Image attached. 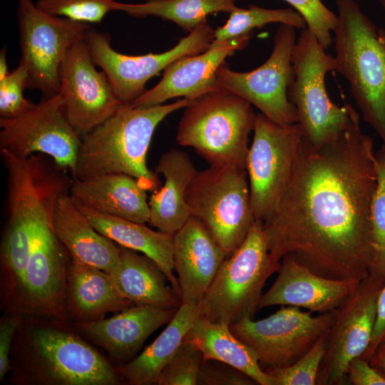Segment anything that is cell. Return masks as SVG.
Returning a JSON list of instances; mask_svg holds the SVG:
<instances>
[{
	"label": "cell",
	"instance_id": "cell-35",
	"mask_svg": "<svg viewBox=\"0 0 385 385\" xmlns=\"http://www.w3.org/2000/svg\"><path fill=\"white\" fill-rule=\"evenodd\" d=\"M115 0H37L41 11L88 24L103 21Z\"/></svg>",
	"mask_w": 385,
	"mask_h": 385
},
{
	"label": "cell",
	"instance_id": "cell-32",
	"mask_svg": "<svg viewBox=\"0 0 385 385\" xmlns=\"http://www.w3.org/2000/svg\"><path fill=\"white\" fill-rule=\"evenodd\" d=\"M271 23L287 24L294 28L305 29L303 17L292 9H265L255 5L247 8L237 7L227 22L215 30L211 44L219 43L252 33V29Z\"/></svg>",
	"mask_w": 385,
	"mask_h": 385
},
{
	"label": "cell",
	"instance_id": "cell-25",
	"mask_svg": "<svg viewBox=\"0 0 385 385\" xmlns=\"http://www.w3.org/2000/svg\"><path fill=\"white\" fill-rule=\"evenodd\" d=\"M197 170L189 155L172 148L162 154L155 173L165 181L148 199L150 225L174 235L191 217L185 199L187 189Z\"/></svg>",
	"mask_w": 385,
	"mask_h": 385
},
{
	"label": "cell",
	"instance_id": "cell-34",
	"mask_svg": "<svg viewBox=\"0 0 385 385\" xmlns=\"http://www.w3.org/2000/svg\"><path fill=\"white\" fill-rule=\"evenodd\" d=\"M378 182L371 206L374 257L369 272L385 277V153H376Z\"/></svg>",
	"mask_w": 385,
	"mask_h": 385
},
{
	"label": "cell",
	"instance_id": "cell-2",
	"mask_svg": "<svg viewBox=\"0 0 385 385\" xmlns=\"http://www.w3.org/2000/svg\"><path fill=\"white\" fill-rule=\"evenodd\" d=\"M193 100L134 106L123 104L113 115L81 138L73 179L112 173L132 176L147 192L160 187L158 175L147 165L148 150L159 123Z\"/></svg>",
	"mask_w": 385,
	"mask_h": 385
},
{
	"label": "cell",
	"instance_id": "cell-43",
	"mask_svg": "<svg viewBox=\"0 0 385 385\" xmlns=\"http://www.w3.org/2000/svg\"><path fill=\"white\" fill-rule=\"evenodd\" d=\"M369 361L371 366L385 377V339L378 345Z\"/></svg>",
	"mask_w": 385,
	"mask_h": 385
},
{
	"label": "cell",
	"instance_id": "cell-10",
	"mask_svg": "<svg viewBox=\"0 0 385 385\" xmlns=\"http://www.w3.org/2000/svg\"><path fill=\"white\" fill-rule=\"evenodd\" d=\"M68 190L66 183L58 184L38 206L32 223L29 258L17 292L26 311L60 321L66 316L65 294L71 256L57 237L52 217L58 198Z\"/></svg>",
	"mask_w": 385,
	"mask_h": 385
},
{
	"label": "cell",
	"instance_id": "cell-1",
	"mask_svg": "<svg viewBox=\"0 0 385 385\" xmlns=\"http://www.w3.org/2000/svg\"><path fill=\"white\" fill-rule=\"evenodd\" d=\"M378 182L373 138L360 117L335 138H303L283 195L263 223L277 261L292 257L324 277L361 281L374 257L371 206Z\"/></svg>",
	"mask_w": 385,
	"mask_h": 385
},
{
	"label": "cell",
	"instance_id": "cell-4",
	"mask_svg": "<svg viewBox=\"0 0 385 385\" xmlns=\"http://www.w3.org/2000/svg\"><path fill=\"white\" fill-rule=\"evenodd\" d=\"M17 339L19 372L31 384L116 385L117 369L93 347L68 330L52 324H33Z\"/></svg>",
	"mask_w": 385,
	"mask_h": 385
},
{
	"label": "cell",
	"instance_id": "cell-30",
	"mask_svg": "<svg viewBox=\"0 0 385 385\" xmlns=\"http://www.w3.org/2000/svg\"><path fill=\"white\" fill-rule=\"evenodd\" d=\"M199 316L197 305L181 303L160 334L138 356L116 369L119 374L133 385L157 384L162 370Z\"/></svg>",
	"mask_w": 385,
	"mask_h": 385
},
{
	"label": "cell",
	"instance_id": "cell-37",
	"mask_svg": "<svg viewBox=\"0 0 385 385\" xmlns=\"http://www.w3.org/2000/svg\"><path fill=\"white\" fill-rule=\"evenodd\" d=\"M28 73L25 66H19L0 80V118L17 117L32 108L35 103L24 97L27 89Z\"/></svg>",
	"mask_w": 385,
	"mask_h": 385
},
{
	"label": "cell",
	"instance_id": "cell-42",
	"mask_svg": "<svg viewBox=\"0 0 385 385\" xmlns=\"http://www.w3.org/2000/svg\"><path fill=\"white\" fill-rule=\"evenodd\" d=\"M385 339V284L379 293L377 304V314L370 344L361 356L369 361L378 345Z\"/></svg>",
	"mask_w": 385,
	"mask_h": 385
},
{
	"label": "cell",
	"instance_id": "cell-36",
	"mask_svg": "<svg viewBox=\"0 0 385 385\" xmlns=\"http://www.w3.org/2000/svg\"><path fill=\"white\" fill-rule=\"evenodd\" d=\"M202 360V352L192 342L185 339L172 359L162 370L156 384H197Z\"/></svg>",
	"mask_w": 385,
	"mask_h": 385
},
{
	"label": "cell",
	"instance_id": "cell-15",
	"mask_svg": "<svg viewBox=\"0 0 385 385\" xmlns=\"http://www.w3.org/2000/svg\"><path fill=\"white\" fill-rule=\"evenodd\" d=\"M296 41L295 28L280 24L268 59L249 72L234 71L223 64L217 71L218 88L245 99L273 121L297 123L296 110L288 98V88L294 78L292 54Z\"/></svg>",
	"mask_w": 385,
	"mask_h": 385
},
{
	"label": "cell",
	"instance_id": "cell-33",
	"mask_svg": "<svg viewBox=\"0 0 385 385\" xmlns=\"http://www.w3.org/2000/svg\"><path fill=\"white\" fill-rule=\"evenodd\" d=\"M328 330L322 334L309 350L293 364L265 370L274 385H315L325 354Z\"/></svg>",
	"mask_w": 385,
	"mask_h": 385
},
{
	"label": "cell",
	"instance_id": "cell-6",
	"mask_svg": "<svg viewBox=\"0 0 385 385\" xmlns=\"http://www.w3.org/2000/svg\"><path fill=\"white\" fill-rule=\"evenodd\" d=\"M0 151L7 172L8 211L1 260L12 288L16 289L27 264L36 210L51 188L68 175V170L43 154L19 158L6 150Z\"/></svg>",
	"mask_w": 385,
	"mask_h": 385
},
{
	"label": "cell",
	"instance_id": "cell-3",
	"mask_svg": "<svg viewBox=\"0 0 385 385\" xmlns=\"http://www.w3.org/2000/svg\"><path fill=\"white\" fill-rule=\"evenodd\" d=\"M334 71L349 83L364 120L385 142V30L355 0H337Z\"/></svg>",
	"mask_w": 385,
	"mask_h": 385
},
{
	"label": "cell",
	"instance_id": "cell-26",
	"mask_svg": "<svg viewBox=\"0 0 385 385\" xmlns=\"http://www.w3.org/2000/svg\"><path fill=\"white\" fill-rule=\"evenodd\" d=\"M133 305L118 291L109 274L71 258L66 277L65 311L76 323L96 321L108 312Z\"/></svg>",
	"mask_w": 385,
	"mask_h": 385
},
{
	"label": "cell",
	"instance_id": "cell-38",
	"mask_svg": "<svg viewBox=\"0 0 385 385\" xmlns=\"http://www.w3.org/2000/svg\"><path fill=\"white\" fill-rule=\"evenodd\" d=\"M289 3L304 19L307 28L327 49L333 43L332 34L337 16L321 0H284Z\"/></svg>",
	"mask_w": 385,
	"mask_h": 385
},
{
	"label": "cell",
	"instance_id": "cell-18",
	"mask_svg": "<svg viewBox=\"0 0 385 385\" xmlns=\"http://www.w3.org/2000/svg\"><path fill=\"white\" fill-rule=\"evenodd\" d=\"M59 95L70 125L82 138L123 105L106 73L96 63L81 39L66 52L59 70Z\"/></svg>",
	"mask_w": 385,
	"mask_h": 385
},
{
	"label": "cell",
	"instance_id": "cell-23",
	"mask_svg": "<svg viewBox=\"0 0 385 385\" xmlns=\"http://www.w3.org/2000/svg\"><path fill=\"white\" fill-rule=\"evenodd\" d=\"M147 191L138 180L120 173L84 180L73 179L69 195L73 201L95 211L128 220H150Z\"/></svg>",
	"mask_w": 385,
	"mask_h": 385
},
{
	"label": "cell",
	"instance_id": "cell-11",
	"mask_svg": "<svg viewBox=\"0 0 385 385\" xmlns=\"http://www.w3.org/2000/svg\"><path fill=\"white\" fill-rule=\"evenodd\" d=\"M253 139L245 170L255 220L274 213L286 189L297 159L302 133L298 123H279L255 115Z\"/></svg>",
	"mask_w": 385,
	"mask_h": 385
},
{
	"label": "cell",
	"instance_id": "cell-28",
	"mask_svg": "<svg viewBox=\"0 0 385 385\" xmlns=\"http://www.w3.org/2000/svg\"><path fill=\"white\" fill-rule=\"evenodd\" d=\"M120 247L118 262L109 273L118 291L134 304L178 309L180 299L167 286L159 267L145 255Z\"/></svg>",
	"mask_w": 385,
	"mask_h": 385
},
{
	"label": "cell",
	"instance_id": "cell-8",
	"mask_svg": "<svg viewBox=\"0 0 385 385\" xmlns=\"http://www.w3.org/2000/svg\"><path fill=\"white\" fill-rule=\"evenodd\" d=\"M325 50L305 28L292 54L294 78L288 88V98L296 110L302 138L313 145L335 138L360 115L350 105L339 106L330 99L325 78L334 71V58Z\"/></svg>",
	"mask_w": 385,
	"mask_h": 385
},
{
	"label": "cell",
	"instance_id": "cell-13",
	"mask_svg": "<svg viewBox=\"0 0 385 385\" xmlns=\"http://www.w3.org/2000/svg\"><path fill=\"white\" fill-rule=\"evenodd\" d=\"M311 312L282 305L257 321L245 318L230 325L232 334L256 354L260 367L282 368L295 363L333 324L337 309L312 317Z\"/></svg>",
	"mask_w": 385,
	"mask_h": 385
},
{
	"label": "cell",
	"instance_id": "cell-17",
	"mask_svg": "<svg viewBox=\"0 0 385 385\" xmlns=\"http://www.w3.org/2000/svg\"><path fill=\"white\" fill-rule=\"evenodd\" d=\"M384 284V276L369 272L337 309L335 320L327 332L326 351L319 369L317 384H345L349 362L361 356L371 340L378 299Z\"/></svg>",
	"mask_w": 385,
	"mask_h": 385
},
{
	"label": "cell",
	"instance_id": "cell-5",
	"mask_svg": "<svg viewBox=\"0 0 385 385\" xmlns=\"http://www.w3.org/2000/svg\"><path fill=\"white\" fill-rule=\"evenodd\" d=\"M184 108L176 135L180 145L192 148L210 165L245 169L256 115L249 102L218 88Z\"/></svg>",
	"mask_w": 385,
	"mask_h": 385
},
{
	"label": "cell",
	"instance_id": "cell-14",
	"mask_svg": "<svg viewBox=\"0 0 385 385\" xmlns=\"http://www.w3.org/2000/svg\"><path fill=\"white\" fill-rule=\"evenodd\" d=\"M215 30L207 22L181 38L174 47L160 53L130 56L111 46V36L90 26L84 41L96 66L107 76L118 99L133 103L146 90V83L179 58L202 53L214 40Z\"/></svg>",
	"mask_w": 385,
	"mask_h": 385
},
{
	"label": "cell",
	"instance_id": "cell-41",
	"mask_svg": "<svg viewBox=\"0 0 385 385\" xmlns=\"http://www.w3.org/2000/svg\"><path fill=\"white\" fill-rule=\"evenodd\" d=\"M21 324V320L16 316L4 317L0 324V380L11 369L9 354L14 342L15 333Z\"/></svg>",
	"mask_w": 385,
	"mask_h": 385
},
{
	"label": "cell",
	"instance_id": "cell-20",
	"mask_svg": "<svg viewBox=\"0 0 385 385\" xmlns=\"http://www.w3.org/2000/svg\"><path fill=\"white\" fill-rule=\"evenodd\" d=\"M278 275L262 294L257 310L273 305L293 306L319 314L338 309L361 281L337 280L311 271L292 257L280 260Z\"/></svg>",
	"mask_w": 385,
	"mask_h": 385
},
{
	"label": "cell",
	"instance_id": "cell-45",
	"mask_svg": "<svg viewBox=\"0 0 385 385\" xmlns=\"http://www.w3.org/2000/svg\"><path fill=\"white\" fill-rule=\"evenodd\" d=\"M383 9L385 11V0H379Z\"/></svg>",
	"mask_w": 385,
	"mask_h": 385
},
{
	"label": "cell",
	"instance_id": "cell-9",
	"mask_svg": "<svg viewBox=\"0 0 385 385\" xmlns=\"http://www.w3.org/2000/svg\"><path fill=\"white\" fill-rule=\"evenodd\" d=\"M185 199L190 215L208 230L226 258L244 242L255 221L247 171L237 166L197 170Z\"/></svg>",
	"mask_w": 385,
	"mask_h": 385
},
{
	"label": "cell",
	"instance_id": "cell-19",
	"mask_svg": "<svg viewBox=\"0 0 385 385\" xmlns=\"http://www.w3.org/2000/svg\"><path fill=\"white\" fill-rule=\"evenodd\" d=\"M251 37L252 33L210 44L202 53L179 58L164 70L163 76L158 84L146 90L131 105H160L177 97L195 100L218 88L217 70L230 55L245 48Z\"/></svg>",
	"mask_w": 385,
	"mask_h": 385
},
{
	"label": "cell",
	"instance_id": "cell-40",
	"mask_svg": "<svg viewBox=\"0 0 385 385\" xmlns=\"http://www.w3.org/2000/svg\"><path fill=\"white\" fill-rule=\"evenodd\" d=\"M346 382L354 385H385V377L361 356L353 359L346 371Z\"/></svg>",
	"mask_w": 385,
	"mask_h": 385
},
{
	"label": "cell",
	"instance_id": "cell-16",
	"mask_svg": "<svg viewBox=\"0 0 385 385\" xmlns=\"http://www.w3.org/2000/svg\"><path fill=\"white\" fill-rule=\"evenodd\" d=\"M0 150L19 158L43 154L72 174L81 138L68 123L59 93L13 118H0Z\"/></svg>",
	"mask_w": 385,
	"mask_h": 385
},
{
	"label": "cell",
	"instance_id": "cell-39",
	"mask_svg": "<svg viewBox=\"0 0 385 385\" xmlns=\"http://www.w3.org/2000/svg\"><path fill=\"white\" fill-rule=\"evenodd\" d=\"M256 382L240 370L221 361L203 359L200 367L197 384L252 385Z\"/></svg>",
	"mask_w": 385,
	"mask_h": 385
},
{
	"label": "cell",
	"instance_id": "cell-46",
	"mask_svg": "<svg viewBox=\"0 0 385 385\" xmlns=\"http://www.w3.org/2000/svg\"><path fill=\"white\" fill-rule=\"evenodd\" d=\"M379 150L385 153V142L382 143V145Z\"/></svg>",
	"mask_w": 385,
	"mask_h": 385
},
{
	"label": "cell",
	"instance_id": "cell-24",
	"mask_svg": "<svg viewBox=\"0 0 385 385\" xmlns=\"http://www.w3.org/2000/svg\"><path fill=\"white\" fill-rule=\"evenodd\" d=\"M53 225L60 242L71 258L109 274L115 267L120 247L100 233L78 209L69 191L57 200Z\"/></svg>",
	"mask_w": 385,
	"mask_h": 385
},
{
	"label": "cell",
	"instance_id": "cell-21",
	"mask_svg": "<svg viewBox=\"0 0 385 385\" xmlns=\"http://www.w3.org/2000/svg\"><path fill=\"white\" fill-rule=\"evenodd\" d=\"M173 247L181 303L197 305L226 255L208 230L192 216L173 235Z\"/></svg>",
	"mask_w": 385,
	"mask_h": 385
},
{
	"label": "cell",
	"instance_id": "cell-29",
	"mask_svg": "<svg viewBox=\"0 0 385 385\" xmlns=\"http://www.w3.org/2000/svg\"><path fill=\"white\" fill-rule=\"evenodd\" d=\"M185 339L197 347L203 359L216 360L233 366L256 384L274 385L273 378L260 367L255 352L232 334L229 324L199 316Z\"/></svg>",
	"mask_w": 385,
	"mask_h": 385
},
{
	"label": "cell",
	"instance_id": "cell-12",
	"mask_svg": "<svg viewBox=\"0 0 385 385\" xmlns=\"http://www.w3.org/2000/svg\"><path fill=\"white\" fill-rule=\"evenodd\" d=\"M20 62L28 73L27 89L43 97L60 89L59 70L68 50L83 39L91 24L47 14L31 0H17Z\"/></svg>",
	"mask_w": 385,
	"mask_h": 385
},
{
	"label": "cell",
	"instance_id": "cell-44",
	"mask_svg": "<svg viewBox=\"0 0 385 385\" xmlns=\"http://www.w3.org/2000/svg\"><path fill=\"white\" fill-rule=\"evenodd\" d=\"M6 48H2L0 52V80L4 78L9 73L8 66L6 63Z\"/></svg>",
	"mask_w": 385,
	"mask_h": 385
},
{
	"label": "cell",
	"instance_id": "cell-7",
	"mask_svg": "<svg viewBox=\"0 0 385 385\" xmlns=\"http://www.w3.org/2000/svg\"><path fill=\"white\" fill-rule=\"evenodd\" d=\"M279 266L269 251L262 222L255 220L244 242L223 261L197 304L200 316L229 325L252 318L266 281Z\"/></svg>",
	"mask_w": 385,
	"mask_h": 385
},
{
	"label": "cell",
	"instance_id": "cell-22",
	"mask_svg": "<svg viewBox=\"0 0 385 385\" xmlns=\"http://www.w3.org/2000/svg\"><path fill=\"white\" fill-rule=\"evenodd\" d=\"M178 309L134 304L110 318L76 323L78 329L116 360L130 359Z\"/></svg>",
	"mask_w": 385,
	"mask_h": 385
},
{
	"label": "cell",
	"instance_id": "cell-31",
	"mask_svg": "<svg viewBox=\"0 0 385 385\" xmlns=\"http://www.w3.org/2000/svg\"><path fill=\"white\" fill-rule=\"evenodd\" d=\"M237 0H146L140 4L115 1L112 11L137 18L153 16L170 21L188 33L207 22V16L217 12L231 13Z\"/></svg>",
	"mask_w": 385,
	"mask_h": 385
},
{
	"label": "cell",
	"instance_id": "cell-27",
	"mask_svg": "<svg viewBox=\"0 0 385 385\" xmlns=\"http://www.w3.org/2000/svg\"><path fill=\"white\" fill-rule=\"evenodd\" d=\"M75 204L103 235L120 246L140 252L151 259L165 274L180 299V288L173 274V235L153 230L145 223L103 214Z\"/></svg>",
	"mask_w": 385,
	"mask_h": 385
}]
</instances>
